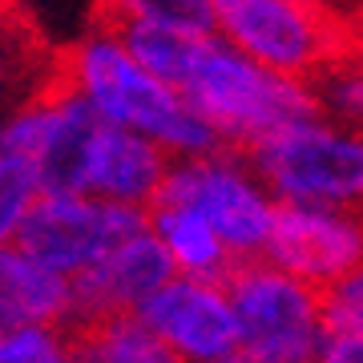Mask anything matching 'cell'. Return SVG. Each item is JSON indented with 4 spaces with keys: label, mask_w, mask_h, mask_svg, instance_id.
<instances>
[{
    "label": "cell",
    "mask_w": 363,
    "mask_h": 363,
    "mask_svg": "<svg viewBox=\"0 0 363 363\" xmlns=\"http://www.w3.org/2000/svg\"><path fill=\"white\" fill-rule=\"evenodd\" d=\"M52 69H57V57L40 49V40L16 16V9L0 13V113L33 97L52 77Z\"/></svg>",
    "instance_id": "cell-17"
},
{
    "label": "cell",
    "mask_w": 363,
    "mask_h": 363,
    "mask_svg": "<svg viewBox=\"0 0 363 363\" xmlns=\"http://www.w3.org/2000/svg\"><path fill=\"white\" fill-rule=\"evenodd\" d=\"M0 154H4V113H0Z\"/></svg>",
    "instance_id": "cell-25"
},
{
    "label": "cell",
    "mask_w": 363,
    "mask_h": 363,
    "mask_svg": "<svg viewBox=\"0 0 363 363\" xmlns=\"http://www.w3.org/2000/svg\"><path fill=\"white\" fill-rule=\"evenodd\" d=\"M97 21H162L210 33V0H97Z\"/></svg>",
    "instance_id": "cell-18"
},
{
    "label": "cell",
    "mask_w": 363,
    "mask_h": 363,
    "mask_svg": "<svg viewBox=\"0 0 363 363\" xmlns=\"http://www.w3.org/2000/svg\"><path fill=\"white\" fill-rule=\"evenodd\" d=\"M315 97L323 113L363 125V61L339 57L335 65L315 77Z\"/></svg>",
    "instance_id": "cell-21"
},
{
    "label": "cell",
    "mask_w": 363,
    "mask_h": 363,
    "mask_svg": "<svg viewBox=\"0 0 363 363\" xmlns=\"http://www.w3.org/2000/svg\"><path fill=\"white\" fill-rule=\"evenodd\" d=\"M0 327L73 331V279L28 255L21 242L0 247Z\"/></svg>",
    "instance_id": "cell-13"
},
{
    "label": "cell",
    "mask_w": 363,
    "mask_h": 363,
    "mask_svg": "<svg viewBox=\"0 0 363 363\" xmlns=\"http://www.w3.org/2000/svg\"><path fill=\"white\" fill-rule=\"evenodd\" d=\"M0 363H77L69 327H0Z\"/></svg>",
    "instance_id": "cell-19"
},
{
    "label": "cell",
    "mask_w": 363,
    "mask_h": 363,
    "mask_svg": "<svg viewBox=\"0 0 363 363\" xmlns=\"http://www.w3.org/2000/svg\"><path fill=\"white\" fill-rule=\"evenodd\" d=\"M238 323V347L271 363H311L327 339L323 291L274 267L271 259H242L222 279Z\"/></svg>",
    "instance_id": "cell-5"
},
{
    "label": "cell",
    "mask_w": 363,
    "mask_h": 363,
    "mask_svg": "<svg viewBox=\"0 0 363 363\" xmlns=\"http://www.w3.org/2000/svg\"><path fill=\"white\" fill-rule=\"evenodd\" d=\"M169 154L157 142L121 125H97L85 166V190L105 202H121L133 210H150L162 194Z\"/></svg>",
    "instance_id": "cell-12"
},
{
    "label": "cell",
    "mask_w": 363,
    "mask_h": 363,
    "mask_svg": "<svg viewBox=\"0 0 363 363\" xmlns=\"http://www.w3.org/2000/svg\"><path fill=\"white\" fill-rule=\"evenodd\" d=\"M37 194H40V186L33 178L28 162L4 150L0 154V247L16 242V234L25 226V214L37 202Z\"/></svg>",
    "instance_id": "cell-20"
},
{
    "label": "cell",
    "mask_w": 363,
    "mask_h": 363,
    "mask_svg": "<svg viewBox=\"0 0 363 363\" xmlns=\"http://www.w3.org/2000/svg\"><path fill=\"white\" fill-rule=\"evenodd\" d=\"M13 9V0H0V13H9Z\"/></svg>",
    "instance_id": "cell-26"
},
{
    "label": "cell",
    "mask_w": 363,
    "mask_h": 363,
    "mask_svg": "<svg viewBox=\"0 0 363 363\" xmlns=\"http://www.w3.org/2000/svg\"><path fill=\"white\" fill-rule=\"evenodd\" d=\"M77 363H182L138 315H113L73 327Z\"/></svg>",
    "instance_id": "cell-16"
},
{
    "label": "cell",
    "mask_w": 363,
    "mask_h": 363,
    "mask_svg": "<svg viewBox=\"0 0 363 363\" xmlns=\"http://www.w3.org/2000/svg\"><path fill=\"white\" fill-rule=\"evenodd\" d=\"M210 33L250 61L303 81L339 61V28L323 0H210Z\"/></svg>",
    "instance_id": "cell-6"
},
{
    "label": "cell",
    "mask_w": 363,
    "mask_h": 363,
    "mask_svg": "<svg viewBox=\"0 0 363 363\" xmlns=\"http://www.w3.org/2000/svg\"><path fill=\"white\" fill-rule=\"evenodd\" d=\"M169 274H174V262L150 226L125 234L89 271L73 279V327L113 319V315H133Z\"/></svg>",
    "instance_id": "cell-11"
},
{
    "label": "cell",
    "mask_w": 363,
    "mask_h": 363,
    "mask_svg": "<svg viewBox=\"0 0 363 363\" xmlns=\"http://www.w3.org/2000/svg\"><path fill=\"white\" fill-rule=\"evenodd\" d=\"M323 319L327 331H359L363 335V262L323 291Z\"/></svg>",
    "instance_id": "cell-22"
},
{
    "label": "cell",
    "mask_w": 363,
    "mask_h": 363,
    "mask_svg": "<svg viewBox=\"0 0 363 363\" xmlns=\"http://www.w3.org/2000/svg\"><path fill=\"white\" fill-rule=\"evenodd\" d=\"M311 363H363V335L359 331H327Z\"/></svg>",
    "instance_id": "cell-23"
},
{
    "label": "cell",
    "mask_w": 363,
    "mask_h": 363,
    "mask_svg": "<svg viewBox=\"0 0 363 363\" xmlns=\"http://www.w3.org/2000/svg\"><path fill=\"white\" fill-rule=\"evenodd\" d=\"M182 93L210 121L218 142L234 150H250L298 117L319 113L315 81L259 65L214 33L206 37V49L190 69Z\"/></svg>",
    "instance_id": "cell-2"
},
{
    "label": "cell",
    "mask_w": 363,
    "mask_h": 363,
    "mask_svg": "<svg viewBox=\"0 0 363 363\" xmlns=\"http://www.w3.org/2000/svg\"><path fill=\"white\" fill-rule=\"evenodd\" d=\"M214 363H271V359H262V355H255V351H247V347H234Z\"/></svg>",
    "instance_id": "cell-24"
},
{
    "label": "cell",
    "mask_w": 363,
    "mask_h": 363,
    "mask_svg": "<svg viewBox=\"0 0 363 363\" xmlns=\"http://www.w3.org/2000/svg\"><path fill=\"white\" fill-rule=\"evenodd\" d=\"M133 315L182 363H214L238 347V323L222 279L169 274Z\"/></svg>",
    "instance_id": "cell-10"
},
{
    "label": "cell",
    "mask_w": 363,
    "mask_h": 363,
    "mask_svg": "<svg viewBox=\"0 0 363 363\" xmlns=\"http://www.w3.org/2000/svg\"><path fill=\"white\" fill-rule=\"evenodd\" d=\"M57 77L85 97L97 121L142 133L169 157L210 154L222 145L190 97L138 65L105 21H97L73 49L57 57Z\"/></svg>",
    "instance_id": "cell-1"
},
{
    "label": "cell",
    "mask_w": 363,
    "mask_h": 363,
    "mask_svg": "<svg viewBox=\"0 0 363 363\" xmlns=\"http://www.w3.org/2000/svg\"><path fill=\"white\" fill-rule=\"evenodd\" d=\"M113 33L121 37V45L130 49L138 65H145L154 77L169 81L174 89L186 85V77L198 65L210 37V33H198V28L162 25V21H117Z\"/></svg>",
    "instance_id": "cell-15"
},
{
    "label": "cell",
    "mask_w": 363,
    "mask_h": 363,
    "mask_svg": "<svg viewBox=\"0 0 363 363\" xmlns=\"http://www.w3.org/2000/svg\"><path fill=\"white\" fill-rule=\"evenodd\" d=\"M157 198L198 210L226 242L234 262L259 259L271 234L274 210H279V198L255 169L250 154L234 145H218L194 157H169Z\"/></svg>",
    "instance_id": "cell-4"
},
{
    "label": "cell",
    "mask_w": 363,
    "mask_h": 363,
    "mask_svg": "<svg viewBox=\"0 0 363 363\" xmlns=\"http://www.w3.org/2000/svg\"><path fill=\"white\" fill-rule=\"evenodd\" d=\"M262 259L327 291L363 262V210L279 202Z\"/></svg>",
    "instance_id": "cell-9"
},
{
    "label": "cell",
    "mask_w": 363,
    "mask_h": 363,
    "mask_svg": "<svg viewBox=\"0 0 363 363\" xmlns=\"http://www.w3.org/2000/svg\"><path fill=\"white\" fill-rule=\"evenodd\" d=\"M97 125L101 121L85 97L69 89L52 69V77L33 97L4 113V150L25 157L40 190H85Z\"/></svg>",
    "instance_id": "cell-7"
},
{
    "label": "cell",
    "mask_w": 363,
    "mask_h": 363,
    "mask_svg": "<svg viewBox=\"0 0 363 363\" xmlns=\"http://www.w3.org/2000/svg\"><path fill=\"white\" fill-rule=\"evenodd\" d=\"M279 202L363 210V125L331 113L298 117L247 150Z\"/></svg>",
    "instance_id": "cell-3"
},
{
    "label": "cell",
    "mask_w": 363,
    "mask_h": 363,
    "mask_svg": "<svg viewBox=\"0 0 363 363\" xmlns=\"http://www.w3.org/2000/svg\"><path fill=\"white\" fill-rule=\"evenodd\" d=\"M145 226L154 230V238L169 255L174 274H190V279H226L230 274L234 255L198 210L157 198L145 210Z\"/></svg>",
    "instance_id": "cell-14"
},
{
    "label": "cell",
    "mask_w": 363,
    "mask_h": 363,
    "mask_svg": "<svg viewBox=\"0 0 363 363\" xmlns=\"http://www.w3.org/2000/svg\"><path fill=\"white\" fill-rule=\"evenodd\" d=\"M145 226V210L105 202L89 190H40L28 206L16 242L49 262L52 271L77 279L105 250H113L125 234Z\"/></svg>",
    "instance_id": "cell-8"
}]
</instances>
